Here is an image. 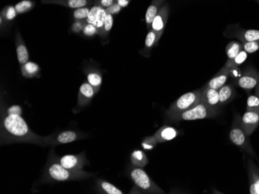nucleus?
Listing matches in <instances>:
<instances>
[{"mask_svg":"<svg viewBox=\"0 0 259 194\" xmlns=\"http://www.w3.org/2000/svg\"><path fill=\"white\" fill-rule=\"evenodd\" d=\"M33 143L45 146L49 145V137L39 136L33 133L21 115L2 111L1 143Z\"/></svg>","mask_w":259,"mask_h":194,"instance_id":"obj_1","label":"nucleus"},{"mask_svg":"<svg viewBox=\"0 0 259 194\" xmlns=\"http://www.w3.org/2000/svg\"><path fill=\"white\" fill-rule=\"evenodd\" d=\"M45 179L49 182H64L90 177L93 174L85 172L83 170H69L65 168L60 163L55 154H53V150L51 151L49 161L45 167Z\"/></svg>","mask_w":259,"mask_h":194,"instance_id":"obj_2","label":"nucleus"},{"mask_svg":"<svg viewBox=\"0 0 259 194\" xmlns=\"http://www.w3.org/2000/svg\"><path fill=\"white\" fill-rule=\"evenodd\" d=\"M220 107H213L200 102L190 109L171 117L169 119L172 122L200 120L214 118L220 114Z\"/></svg>","mask_w":259,"mask_h":194,"instance_id":"obj_3","label":"nucleus"},{"mask_svg":"<svg viewBox=\"0 0 259 194\" xmlns=\"http://www.w3.org/2000/svg\"><path fill=\"white\" fill-rule=\"evenodd\" d=\"M203 92V88L187 92L181 95L176 102L171 105L169 109L167 110L165 115L168 118L180 113L190 109L197 104L200 103V97Z\"/></svg>","mask_w":259,"mask_h":194,"instance_id":"obj_4","label":"nucleus"},{"mask_svg":"<svg viewBox=\"0 0 259 194\" xmlns=\"http://www.w3.org/2000/svg\"><path fill=\"white\" fill-rule=\"evenodd\" d=\"M130 177L136 187L146 194H164V191L155 183L145 170L140 167H131L129 172Z\"/></svg>","mask_w":259,"mask_h":194,"instance_id":"obj_5","label":"nucleus"},{"mask_svg":"<svg viewBox=\"0 0 259 194\" xmlns=\"http://www.w3.org/2000/svg\"><path fill=\"white\" fill-rule=\"evenodd\" d=\"M240 119L241 118L237 117L233 121L232 129L230 131V139L235 146H237L243 151L259 161V157L254 151L252 145H251L249 135H247L246 132L241 128V124H240Z\"/></svg>","mask_w":259,"mask_h":194,"instance_id":"obj_6","label":"nucleus"},{"mask_svg":"<svg viewBox=\"0 0 259 194\" xmlns=\"http://www.w3.org/2000/svg\"><path fill=\"white\" fill-rule=\"evenodd\" d=\"M224 34L228 37L236 38L242 43L259 40V30H246L239 26V25H231L228 26Z\"/></svg>","mask_w":259,"mask_h":194,"instance_id":"obj_7","label":"nucleus"},{"mask_svg":"<svg viewBox=\"0 0 259 194\" xmlns=\"http://www.w3.org/2000/svg\"><path fill=\"white\" fill-rule=\"evenodd\" d=\"M259 83V72L257 69L252 66H248L244 69L240 78L236 81L237 86L248 92L256 88Z\"/></svg>","mask_w":259,"mask_h":194,"instance_id":"obj_8","label":"nucleus"},{"mask_svg":"<svg viewBox=\"0 0 259 194\" xmlns=\"http://www.w3.org/2000/svg\"><path fill=\"white\" fill-rule=\"evenodd\" d=\"M169 16V4H164L162 7L160 9L157 15L154 18L152 22L151 30H154L157 34V40L160 41L163 33L165 31V26H166L168 19Z\"/></svg>","mask_w":259,"mask_h":194,"instance_id":"obj_9","label":"nucleus"},{"mask_svg":"<svg viewBox=\"0 0 259 194\" xmlns=\"http://www.w3.org/2000/svg\"><path fill=\"white\" fill-rule=\"evenodd\" d=\"M59 162L65 168L75 171L82 170L84 166L88 164L85 152L77 155H65L60 158Z\"/></svg>","mask_w":259,"mask_h":194,"instance_id":"obj_10","label":"nucleus"},{"mask_svg":"<svg viewBox=\"0 0 259 194\" xmlns=\"http://www.w3.org/2000/svg\"><path fill=\"white\" fill-rule=\"evenodd\" d=\"M84 136L85 135L79 131H71V130L61 131L54 136L53 135L49 136V145L52 144L56 146V145L73 143L75 141L82 139Z\"/></svg>","mask_w":259,"mask_h":194,"instance_id":"obj_11","label":"nucleus"},{"mask_svg":"<svg viewBox=\"0 0 259 194\" xmlns=\"http://www.w3.org/2000/svg\"><path fill=\"white\" fill-rule=\"evenodd\" d=\"M106 15H107V13L105 12V9L94 5L91 9L89 17L86 19L88 23H91V24L94 25L98 28L99 35L100 36L102 35L104 22H105Z\"/></svg>","mask_w":259,"mask_h":194,"instance_id":"obj_12","label":"nucleus"},{"mask_svg":"<svg viewBox=\"0 0 259 194\" xmlns=\"http://www.w3.org/2000/svg\"><path fill=\"white\" fill-rule=\"evenodd\" d=\"M240 124L247 135H252L259 126V114L246 111L240 119Z\"/></svg>","mask_w":259,"mask_h":194,"instance_id":"obj_13","label":"nucleus"},{"mask_svg":"<svg viewBox=\"0 0 259 194\" xmlns=\"http://www.w3.org/2000/svg\"><path fill=\"white\" fill-rule=\"evenodd\" d=\"M230 73H231V69L227 65H224V67L220 69V71L213 78H211L207 84L204 87H203V88L209 87V88L219 90L228 82Z\"/></svg>","mask_w":259,"mask_h":194,"instance_id":"obj_14","label":"nucleus"},{"mask_svg":"<svg viewBox=\"0 0 259 194\" xmlns=\"http://www.w3.org/2000/svg\"><path fill=\"white\" fill-rule=\"evenodd\" d=\"M248 173L250 194H259V168L252 160H248Z\"/></svg>","mask_w":259,"mask_h":194,"instance_id":"obj_15","label":"nucleus"},{"mask_svg":"<svg viewBox=\"0 0 259 194\" xmlns=\"http://www.w3.org/2000/svg\"><path fill=\"white\" fill-rule=\"evenodd\" d=\"M95 92L93 87L88 82H85L79 87L78 94V107H85L92 101L94 97Z\"/></svg>","mask_w":259,"mask_h":194,"instance_id":"obj_16","label":"nucleus"},{"mask_svg":"<svg viewBox=\"0 0 259 194\" xmlns=\"http://www.w3.org/2000/svg\"><path fill=\"white\" fill-rule=\"evenodd\" d=\"M43 4H57L71 9L89 6L93 3V0H41Z\"/></svg>","mask_w":259,"mask_h":194,"instance_id":"obj_17","label":"nucleus"},{"mask_svg":"<svg viewBox=\"0 0 259 194\" xmlns=\"http://www.w3.org/2000/svg\"><path fill=\"white\" fill-rule=\"evenodd\" d=\"M16 50H17V59L21 65H25L29 61V53L25 45V41L23 40L22 36L17 30L16 33Z\"/></svg>","mask_w":259,"mask_h":194,"instance_id":"obj_18","label":"nucleus"},{"mask_svg":"<svg viewBox=\"0 0 259 194\" xmlns=\"http://www.w3.org/2000/svg\"><path fill=\"white\" fill-rule=\"evenodd\" d=\"M178 134V130L176 129L175 128L164 126L156 131L154 136L157 143H163L174 139Z\"/></svg>","mask_w":259,"mask_h":194,"instance_id":"obj_19","label":"nucleus"},{"mask_svg":"<svg viewBox=\"0 0 259 194\" xmlns=\"http://www.w3.org/2000/svg\"><path fill=\"white\" fill-rule=\"evenodd\" d=\"M85 73L87 76V82L93 87L96 94L100 91V87L102 86L103 75L99 69L87 68L85 70Z\"/></svg>","mask_w":259,"mask_h":194,"instance_id":"obj_20","label":"nucleus"},{"mask_svg":"<svg viewBox=\"0 0 259 194\" xmlns=\"http://www.w3.org/2000/svg\"><path fill=\"white\" fill-rule=\"evenodd\" d=\"M219 91V106H224L232 102L236 96V89L232 84L224 85Z\"/></svg>","mask_w":259,"mask_h":194,"instance_id":"obj_21","label":"nucleus"},{"mask_svg":"<svg viewBox=\"0 0 259 194\" xmlns=\"http://www.w3.org/2000/svg\"><path fill=\"white\" fill-rule=\"evenodd\" d=\"M203 88V87H202ZM200 102L213 107H220L219 106V91L217 89L203 88V92L200 97Z\"/></svg>","mask_w":259,"mask_h":194,"instance_id":"obj_22","label":"nucleus"},{"mask_svg":"<svg viewBox=\"0 0 259 194\" xmlns=\"http://www.w3.org/2000/svg\"><path fill=\"white\" fill-rule=\"evenodd\" d=\"M165 1V0H152L150 6H148L146 14H145V22H146L147 28L148 30H151L152 22L154 21V18L157 15L160 9L162 7Z\"/></svg>","mask_w":259,"mask_h":194,"instance_id":"obj_23","label":"nucleus"},{"mask_svg":"<svg viewBox=\"0 0 259 194\" xmlns=\"http://www.w3.org/2000/svg\"><path fill=\"white\" fill-rule=\"evenodd\" d=\"M21 73L23 76L26 78H40L41 67L37 63L28 61L25 65H21Z\"/></svg>","mask_w":259,"mask_h":194,"instance_id":"obj_24","label":"nucleus"},{"mask_svg":"<svg viewBox=\"0 0 259 194\" xmlns=\"http://www.w3.org/2000/svg\"><path fill=\"white\" fill-rule=\"evenodd\" d=\"M158 41H159L157 40L155 32L152 30H149L148 35L146 36V39H145V47L141 52V54L145 57H149L152 48L157 44Z\"/></svg>","mask_w":259,"mask_h":194,"instance_id":"obj_25","label":"nucleus"},{"mask_svg":"<svg viewBox=\"0 0 259 194\" xmlns=\"http://www.w3.org/2000/svg\"><path fill=\"white\" fill-rule=\"evenodd\" d=\"M130 160L134 167L144 168L148 163V156L141 150H134L130 155Z\"/></svg>","mask_w":259,"mask_h":194,"instance_id":"obj_26","label":"nucleus"},{"mask_svg":"<svg viewBox=\"0 0 259 194\" xmlns=\"http://www.w3.org/2000/svg\"><path fill=\"white\" fill-rule=\"evenodd\" d=\"M97 189L102 194H123L124 192L121 191L120 189L115 187L114 185L110 183L103 180V179H98L97 182Z\"/></svg>","mask_w":259,"mask_h":194,"instance_id":"obj_27","label":"nucleus"},{"mask_svg":"<svg viewBox=\"0 0 259 194\" xmlns=\"http://www.w3.org/2000/svg\"><path fill=\"white\" fill-rule=\"evenodd\" d=\"M243 50V43L237 41H232L226 46V54L228 61H232L236 58Z\"/></svg>","mask_w":259,"mask_h":194,"instance_id":"obj_28","label":"nucleus"},{"mask_svg":"<svg viewBox=\"0 0 259 194\" xmlns=\"http://www.w3.org/2000/svg\"><path fill=\"white\" fill-rule=\"evenodd\" d=\"M17 14L18 13L16 10L15 6L9 5V6H5L2 9V11L0 13V18H2L4 22L7 24V23L14 21V19L17 17Z\"/></svg>","mask_w":259,"mask_h":194,"instance_id":"obj_29","label":"nucleus"},{"mask_svg":"<svg viewBox=\"0 0 259 194\" xmlns=\"http://www.w3.org/2000/svg\"><path fill=\"white\" fill-rule=\"evenodd\" d=\"M247 58H248V53L243 50L236 58H233L232 61H227L225 65H227L232 70V69L237 68L240 65H242L244 61H246Z\"/></svg>","mask_w":259,"mask_h":194,"instance_id":"obj_30","label":"nucleus"},{"mask_svg":"<svg viewBox=\"0 0 259 194\" xmlns=\"http://www.w3.org/2000/svg\"><path fill=\"white\" fill-rule=\"evenodd\" d=\"M35 6V2L32 0H22L16 4L15 8L18 14H24L30 11Z\"/></svg>","mask_w":259,"mask_h":194,"instance_id":"obj_31","label":"nucleus"},{"mask_svg":"<svg viewBox=\"0 0 259 194\" xmlns=\"http://www.w3.org/2000/svg\"><path fill=\"white\" fill-rule=\"evenodd\" d=\"M92 7L85 6V7L78 8L73 12V18L75 21H86L89 17Z\"/></svg>","mask_w":259,"mask_h":194,"instance_id":"obj_32","label":"nucleus"},{"mask_svg":"<svg viewBox=\"0 0 259 194\" xmlns=\"http://www.w3.org/2000/svg\"><path fill=\"white\" fill-rule=\"evenodd\" d=\"M246 111H254L259 114V98L256 94H251L248 96Z\"/></svg>","mask_w":259,"mask_h":194,"instance_id":"obj_33","label":"nucleus"},{"mask_svg":"<svg viewBox=\"0 0 259 194\" xmlns=\"http://www.w3.org/2000/svg\"><path fill=\"white\" fill-rule=\"evenodd\" d=\"M113 25V17L111 14H108L105 17V22H104V30H103L102 35L100 37H102L103 39H105V37H107L109 35V32L111 30Z\"/></svg>","mask_w":259,"mask_h":194,"instance_id":"obj_34","label":"nucleus"},{"mask_svg":"<svg viewBox=\"0 0 259 194\" xmlns=\"http://www.w3.org/2000/svg\"><path fill=\"white\" fill-rule=\"evenodd\" d=\"M157 144V140H156L154 135H152V136L146 137L141 142V147L145 150H152L155 148Z\"/></svg>","mask_w":259,"mask_h":194,"instance_id":"obj_35","label":"nucleus"},{"mask_svg":"<svg viewBox=\"0 0 259 194\" xmlns=\"http://www.w3.org/2000/svg\"><path fill=\"white\" fill-rule=\"evenodd\" d=\"M243 50L248 54H253L259 50V40L243 43Z\"/></svg>","mask_w":259,"mask_h":194,"instance_id":"obj_36","label":"nucleus"},{"mask_svg":"<svg viewBox=\"0 0 259 194\" xmlns=\"http://www.w3.org/2000/svg\"><path fill=\"white\" fill-rule=\"evenodd\" d=\"M82 34L85 37H93V36L99 35V30L97 26L91 24V23H86L85 27H84L83 30H82Z\"/></svg>","mask_w":259,"mask_h":194,"instance_id":"obj_37","label":"nucleus"},{"mask_svg":"<svg viewBox=\"0 0 259 194\" xmlns=\"http://www.w3.org/2000/svg\"><path fill=\"white\" fill-rule=\"evenodd\" d=\"M86 23H87L86 21H75L72 25V27H71V31L77 34L82 33V30H83Z\"/></svg>","mask_w":259,"mask_h":194,"instance_id":"obj_38","label":"nucleus"},{"mask_svg":"<svg viewBox=\"0 0 259 194\" xmlns=\"http://www.w3.org/2000/svg\"><path fill=\"white\" fill-rule=\"evenodd\" d=\"M121 9H122V7L117 3V2H114L112 4L111 6L105 9V12H106V13H108V14H111V15L113 16L117 15V14L120 13V12L121 11Z\"/></svg>","mask_w":259,"mask_h":194,"instance_id":"obj_39","label":"nucleus"},{"mask_svg":"<svg viewBox=\"0 0 259 194\" xmlns=\"http://www.w3.org/2000/svg\"><path fill=\"white\" fill-rule=\"evenodd\" d=\"M114 2V0H93V5L106 9L111 6Z\"/></svg>","mask_w":259,"mask_h":194,"instance_id":"obj_40","label":"nucleus"},{"mask_svg":"<svg viewBox=\"0 0 259 194\" xmlns=\"http://www.w3.org/2000/svg\"><path fill=\"white\" fill-rule=\"evenodd\" d=\"M8 114H17V115H22V108L20 106H12L11 107L8 108L6 111Z\"/></svg>","mask_w":259,"mask_h":194,"instance_id":"obj_41","label":"nucleus"},{"mask_svg":"<svg viewBox=\"0 0 259 194\" xmlns=\"http://www.w3.org/2000/svg\"><path fill=\"white\" fill-rule=\"evenodd\" d=\"M131 0H117V3L120 5L122 8L126 7L129 5L130 2Z\"/></svg>","mask_w":259,"mask_h":194,"instance_id":"obj_42","label":"nucleus"},{"mask_svg":"<svg viewBox=\"0 0 259 194\" xmlns=\"http://www.w3.org/2000/svg\"><path fill=\"white\" fill-rule=\"evenodd\" d=\"M255 94H256V96H258L259 98V83L258 84L257 86H256V88H255Z\"/></svg>","mask_w":259,"mask_h":194,"instance_id":"obj_43","label":"nucleus"},{"mask_svg":"<svg viewBox=\"0 0 259 194\" xmlns=\"http://www.w3.org/2000/svg\"><path fill=\"white\" fill-rule=\"evenodd\" d=\"M256 2H258V3H259V0H256Z\"/></svg>","mask_w":259,"mask_h":194,"instance_id":"obj_44","label":"nucleus"},{"mask_svg":"<svg viewBox=\"0 0 259 194\" xmlns=\"http://www.w3.org/2000/svg\"><path fill=\"white\" fill-rule=\"evenodd\" d=\"M115 2H117V0H114Z\"/></svg>","mask_w":259,"mask_h":194,"instance_id":"obj_45","label":"nucleus"}]
</instances>
